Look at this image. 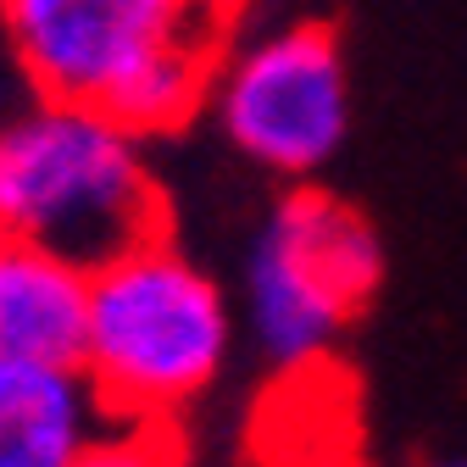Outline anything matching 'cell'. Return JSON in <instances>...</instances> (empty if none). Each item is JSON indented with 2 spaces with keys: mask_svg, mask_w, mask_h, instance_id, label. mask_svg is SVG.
I'll use <instances>...</instances> for the list:
<instances>
[{
  "mask_svg": "<svg viewBox=\"0 0 467 467\" xmlns=\"http://www.w3.org/2000/svg\"><path fill=\"white\" fill-rule=\"evenodd\" d=\"M228 23L201 0H0V50L39 100L111 117L134 140L212 106Z\"/></svg>",
  "mask_w": 467,
  "mask_h": 467,
  "instance_id": "cell-1",
  "label": "cell"
},
{
  "mask_svg": "<svg viewBox=\"0 0 467 467\" xmlns=\"http://www.w3.org/2000/svg\"><path fill=\"white\" fill-rule=\"evenodd\" d=\"M234 334L240 312L223 284L167 234L89 273L84 373L117 423L172 429L223 379Z\"/></svg>",
  "mask_w": 467,
  "mask_h": 467,
  "instance_id": "cell-2",
  "label": "cell"
},
{
  "mask_svg": "<svg viewBox=\"0 0 467 467\" xmlns=\"http://www.w3.org/2000/svg\"><path fill=\"white\" fill-rule=\"evenodd\" d=\"M167 234L145 140L67 100H28L0 123V240H28L78 267Z\"/></svg>",
  "mask_w": 467,
  "mask_h": 467,
  "instance_id": "cell-3",
  "label": "cell"
},
{
  "mask_svg": "<svg viewBox=\"0 0 467 467\" xmlns=\"http://www.w3.org/2000/svg\"><path fill=\"white\" fill-rule=\"evenodd\" d=\"M384 284L379 228L317 184H289L245 251L240 323L284 373L317 368Z\"/></svg>",
  "mask_w": 467,
  "mask_h": 467,
  "instance_id": "cell-4",
  "label": "cell"
},
{
  "mask_svg": "<svg viewBox=\"0 0 467 467\" xmlns=\"http://www.w3.org/2000/svg\"><path fill=\"white\" fill-rule=\"evenodd\" d=\"M350 62L317 17L228 39L212 78V117L228 145L273 179L312 184L350 134Z\"/></svg>",
  "mask_w": 467,
  "mask_h": 467,
  "instance_id": "cell-5",
  "label": "cell"
},
{
  "mask_svg": "<svg viewBox=\"0 0 467 467\" xmlns=\"http://www.w3.org/2000/svg\"><path fill=\"white\" fill-rule=\"evenodd\" d=\"M111 423L78 362L0 357V467H78Z\"/></svg>",
  "mask_w": 467,
  "mask_h": 467,
  "instance_id": "cell-6",
  "label": "cell"
},
{
  "mask_svg": "<svg viewBox=\"0 0 467 467\" xmlns=\"http://www.w3.org/2000/svg\"><path fill=\"white\" fill-rule=\"evenodd\" d=\"M89 328V267L28 240H0V357L78 362Z\"/></svg>",
  "mask_w": 467,
  "mask_h": 467,
  "instance_id": "cell-7",
  "label": "cell"
},
{
  "mask_svg": "<svg viewBox=\"0 0 467 467\" xmlns=\"http://www.w3.org/2000/svg\"><path fill=\"white\" fill-rule=\"evenodd\" d=\"M78 467H172V429H134L111 423L106 440H95Z\"/></svg>",
  "mask_w": 467,
  "mask_h": 467,
  "instance_id": "cell-8",
  "label": "cell"
},
{
  "mask_svg": "<svg viewBox=\"0 0 467 467\" xmlns=\"http://www.w3.org/2000/svg\"><path fill=\"white\" fill-rule=\"evenodd\" d=\"M201 6H206L212 17H223V23H234V17H240V12L251 6V0H201Z\"/></svg>",
  "mask_w": 467,
  "mask_h": 467,
  "instance_id": "cell-9",
  "label": "cell"
},
{
  "mask_svg": "<svg viewBox=\"0 0 467 467\" xmlns=\"http://www.w3.org/2000/svg\"><path fill=\"white\" fill-rule=\"evenodd\" d=\"M17 111H23V106H12V100H6V89H0V123H6V117H17Z\"/></svg>",
  "mask_w": 467,
  "mask_h": 467,
  "instance_id": "cell-10",
  "label": "cell"
},
{
  "mask_svg": "<svg viewBox=\"0 0 467 467\" xmlns=\"http://www.w3.org/2000/svg\"><path fill=\"white\" fill-rule=\"evenodd\" d=\"M429 467H467V456H434Z\"/></svg>",
  "mask_w": 467,
  "mask_h": 467,
  "instance_id": "cell-11",
  "label": "cell"
}]
</instances>
